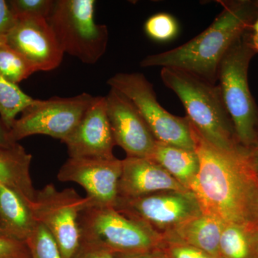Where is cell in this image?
Listing matches in <instances>:
<instances>
[{"label": "cell", "mask_w": 258, "mask_h": 258, "mask_svg": "<svg viewBox=\"0 0 258 258\" xmlns=\"http://www.w3.org/2000/svg\"><path fill=\"white\" fill-rule=\"evenodd\" d=\"M249 225L258 230V184L254 191L250 210H249Z\"/></svg>", "instance_id": "30"}, {"label": "cell", "mask_w": 258, "mask_h": 258, "mask_svg": "<svg viewBox=\"0 0 258 258\" xmlns=\"http://www.w3.org/2000/svg\"><path fill=\"white\" fill-rule=\"evenodd\" d=\"M117 258H164L159 249L151 252L137 254H116Z\"/></svg>", "instance_id": "31"}, {"label": "cell", "mask_w": 258, "mask_h": 258, "mask_svg": "<svg viewBox=\"0 0 258 258\" xmlns=\"http://www.w3.org/2000/svg\"><path fill=\"white\" fill-rule=\"evenodd\" d=\"M7 43L23 55L36 71H50L62 62L64 52L46 19L20 17Z\"/></svg>", "instance_id": "13"}, {"label": "cell", "mask_w": 258, "mask_h": 258, "mask_svg": "<svg viewBox=\"0 0 258 258\" xmlns=\"http://www.w3.org/2000/svg\"><path fill=\"white\" fill-rule=\"evenodd\" d=\"M164 258H217L187 244L163 240L159 248Z\"/></svg>", "instance_id": "26"}, {"label": "cell", "mask_w": 258, "mask_h": 258, "mask_svg": "<svg viewBox=\"0 0 258 258\" xmlns=\"http://www.w3.org/2000/svg\"><path fill=\"white\" fill-rule=\"evenodd\" d=\"M121 173L122 160L116 157H69L57 173V179L81 185L87 193L89 205L115 208Z\"/></svg>", "instance_id": "11"}, {"label": "cell", "mask_w": 258, "mask_h": 258, "mask_svg": "<svg viewBox=\"0 0 258 258\" xmlns=\"http://www.w3.org/2000/svg\"><path fill=\"white\" fill-rule=\"evenodd\" d=\"M74 258H117L108 249L97 244L82 242Z\"/></svg>", "instance_id": "29"}, {"label": "cell", "mask_w": 258, "mask_h": 258, "mask_svg": "<svg viewBox=\"0 0 258 258\" xmlns=\"http://www.w3.org/2000/svg\"><path fill=\"white\" fill-rule=\"evenodd\" d=\"M178 24L174 17L166 13H159L148 19L144 30L148 36L157 41L170 40L178 32Z\"/></svg>", "instance_id": "24"}, {"label": "cell", "mask_w": 258, "mask_h": 258, "mask_svg": "<svg viewBox=\"0 0 258 258\" xmlns=\"http://www.w3.org/2000/svg\"><path fill=\"white\" fill-rule=\"evenodd\" d=\"M251 30L232 44L218 71L219 86L237 141L247 150L258 140V108L248 83L249 63L257 54L251 45Z\"/></svg>", "instance_id": "4"}, {"label": "cell", "mask_w": 258, "mask_h": 258, "mask_svg": "<svg viewBox=\"0 0 258 258\" xmlns=\"http://www.w3.org/2000/svg\"><path fill=\"white\" fill-rule=\"evenodd\" d=\"M71 158L113 159L115 145L107 115L105 96L93 97L92 102L73 133L64 139Z\"/></svg>", "instance_id": "14"}, {"label": "cell", "mask_w": 258, "mask_h": 258, "mask_svg": "<svg viewBox=\"0 0 258 258\" xmlns=\"http://www.w3.org/2000/svg\"><path fill=\"white\" fill-rule=\"evenodd\" d=\"M115 208L144 222L161 236L203 214L191 191H164L137 198H118Z\"/></svg>", "instance_id": "10"}, {"label": "cell", "mask_w": 258, "mask_h": 258, "mask_svg": "<svg viewBox=\"0 0 258 258\" xmlns=\"http://www.w3.org/2000/svg\"><path fill=\"white\" fill-rule=\"evenodd\" d=\"M94 0H57L47 22L64 53L86 64L103 57L109 33L106 25L94 20Z\"/></svg>", "instance_id": "6"}, {"label": "cell", "mask_w": 258, "mask_h": 258, "mask_svg": "<svg viewBox=\"0 0 258 258\" xmlns=\"http://www.w3.org/2000/svg\"><path fill=\"white\" fill-rule=\"evenodd\" d=\"M89 200L74 189L58 190L53 184L36 191L31 204L34 217L50 232L62 258H74L81 242L79 216Z\"/></svg>", "instance_id": "8"}, {"label": "cell", "mask_w": 258, "mask_h": 258, "mask_svg": "<svg viewBox=\"0 0 258 258\" xmlns=\"http://www.w3.org/2000/svg\"><path fill=\"white\" fill-rule=\"evenodd\" d=\"M93 99L83 93L71 98L37 100L22 113L10 129L13 143L33 135H45L63 142L78 126Z\"/></svg>", "instance_id": "9"}, {"label": "cell", "mask_w": 258, "mask_h": 258, "mask_svg": "<svg viewBox=\"0 0 258 258\" xmlns=\"http://www.w3.org/2000/svg\"><path fill=\"white\" fill-rule=\"evenodd\" d=\"M0 258H31L26 242L0 235Z\"/></svg>", "instance_id": "27"}, {"label": "cell", "mask_w": 258, "mask_h": 258, "mask_svg": "<svg viewBox=\"0 0 258 258\" xmlns=\"http://www.w3.org/2000/svg\"><path fill=\"white\" fill-rule=\"evenodd\" d=\"M108 86L133 103L157 142L195 150L189 120L171 114L157 101L153 85L139 73H118Z\"/></svg>", "instance_id": "7"}, {"label": "cell", "mask_w": 258, "mask_h": 258, "mask_svg": "<svg viewBox=\"0 0 258 258\" xmlns=\"http://www.w3.org/2000/svg\"><path fill=\"white\" fill-rule=\"evenodd\" d=\"M35 101L24 93L18 85L10 82L0 74V118L8 132L14 125L17 115Z\"/></svg>", "instance_id": "21"}, {"label": "cell", "mask_w": 258, "mask_h": 258, "mask_svg": "<svg viewBox=\"0 0 258 258\" xmlns=\"http://www.w3.org/2000/svg\"><path fill=\"white\" fill-rule=\"evenodd\" d=\"M161 79L176 93L186 110V118L204 138L222 150L244 149L237 141L219 84L170 68H162Z\"/></svg>", "instance_id": "3"}, {"label": "cell", "mask_w": 258, "mask_h": 258, "mask_svg": "<svg viewBox=\"0 0 258 258\" xmlns=\"http://www.w3.org/2000/svg\"><path fill=\"white\" fill-rule=\"evenodd\" d=\"M26 243L31 258H62L53 237L41 224L37 223Z\"/></svg>", "instance_id": "23"}, {"label": "cell", "mask_w": 258, "mask_h": 258, "mask_svg": "<svg viewBox=\"0 0 258 258\" xmlns=\"http://www.w3.org/2000/svg\"><path fill=\"white\" fill-rule=\"evenodd\" d=\"M31 161V154L18 143L0 147V187L7 186L18 189L32 204L37 190L30 176Z\"/></svg>", "instance_id": "18"}, {"label": "cell", "mask_w": 258, "mask_h": 258, "mask_svg": "<svg viewBox=\"0 0 258 258\" xmlns=\"http://www.w3.org/2000/svg\"><path fill=\"white\" fill-rule=\"evenodd\" d=\"M10 9L16 18L40 17L48 19L53 9V0H10Z\"/></svg>", "instance_id": "25"}, {"label": "cell", "mask_w": 258, "mask_h": 258, "mask_svg": "<svg viewBox=\"0 0 258 258\" xmlns=\"http://www.w3.org/2000/svg\"><path fill=\"white\" fill-rule=\"evenodd\" d=\"M254 230L249 225L225 223L220 240V258H256Z\"/></svg>", "instance_id": "20"}, {"label": "cell", "mask_w": 258, "mask_h": 258, "mask_svg": "<svg viewBox=\"0 0 258 258\" xmlns=\"http://www.w3.org/2000/svg\"><path fill=\"white\" fill-rule=\"evenodd\" d=\"M188 119V118H187ZM200 168L189 186L205 215L224 223L249 225V210L258 176L247 149L225 151L206 140L189 120Z\"/></svg>", "instance_id": "1"}, {"label": "cell", "mask_w": 258, "mask_h": 258, "mask_svg": "<svg viewBox=\"0 0 258 258\" xmlns=\"http://www.w3.org/2000/svg\"><path fill=\"white\" fill-rule=\"evenodd\" d=\"M257 137H258V126H257Z\"/></svg>", "instance_id": "36"}, {"label": "cell", "mask_w": 258, "mask_h": 258, "mask_svg": "<svg viewBox=\"0 0 258 258\" xmlns=\"http://www.w3.org/2000/svg\"><path fill=\"white\" fill-rule=\"evenodd\" d=\"M16 23L17 18L10 9L8 2L0 0V42L6 41Z\"/></svg>", "instance_id": "28"}, {"label": "cell", "mask_w": 258, "mask_h": 258, "mask_svg": "<svg viewBox=\"0 0 258 258\" xmlns=\"http://www.w3.org/2000/svg\"><path fill=\"white\" fill-rule=\"evenodd\" d=\"M16 143H13L10 140L9 133L0 118V147H8L14 145Z\"/></svg>", "instance_id": "33"}, {"label": "cell", "mask_w": 258, "mask_h": 258, "mask_svg": "<svg viewBox=\"0 0 258 258\" xmlns=\"http://www.w3.org/2000/svg\"><path fill=\"white\" fill-rule=\"evenodd\" d=\"M36 72L34 66L23 55L6 42H0V74L5 79L18 85Z\"/></svg>", "instance_id": "22"}, {"label": "cell", "mask_w": 258, "mask_h": 258, "mask_svg": "<svg viewBox=\"0 0 258 258\" xmlns=\"http://www.w3.org/2000/svg\"><path fill=\"white\" fill-rule=\"evenodd\" d=\"M81 241L97 244L114 254L151 252L163 237L147 224L113 207L88 205L79 216Z\"/></svg>", "instance_id": "5"}, {"label": "cell", "mask_w": 258, "mask_h": 258, "mask_svg": "<svg viewBox=\"0 0 258 258\" xmlns=\"http://www.w3.org/2000/svg\"><path fill=\"white\" fill-rule=\"evenodd\" d=\"M251 45L258 53V30H251Z\"/></svg>", "instance_id": "34"}, {"label": "cell", "mask_w": 258, "mask_h": 258, "mask_svg": "<svg viewBox=\"0 0 258 258\" xmlns=\"http://www.w3.org/2000/svg\"><path fill=\"white\" fill-rule=\"evenodd\" d=\"M222 10L208 29L189 42L161 53L147 56L141 67L170 68L217 84L220 62L227 51L258 17V1H219Z\"/></svg>", "instance_id": "2"}, {"label": "cell", "mask_w": 258, "mask_h": 258, "mask_svg": "<svg viewBox=\"0 0 258 258\" xmlns=\"http://www.w3.org/2000/svg\"><path fill=\"white\" fill-rule=\"evenodd\" d=\"M150 159L164 168L188 190L200 168V160L195 150L157 141Z\"/></svg>", "instance_id": "19"}, {"label": "cell", "mask_w": 258, "mask_h": 258, "mask_svg": "<svg viewBox=\"0 0 258 258\" xmlns=\"http://www.w3.org/2000/svg\"><path fill=\"white\" fill-rule=\"evenodd\" d=\"M31 203L10 186L0 187V235L26 242L37 225Z\"/></svg>", "instance_id": "16"}, {"label": "cell", "mask_w": 258, "mask_h": 258, "mask_svg": "<svg viewBox=\"0 0 258 258\" xmlns=\"http://www.w3.org/2000/svg\"><path fill=\"white\" fill-rule=\"evenodd\" d=\"M105 98L115 145L121 147L128 157L150 159L157 140L133 103L113 88Z\"/></svg>", "instance_id": "12"}, {"label": "cell", "mask_w": 258, "mask_h": 258, "mask_svg": "<svg viewBox=\"0 0 258 258\" xmlns=\"http://www.w3.org/2000/svg\"><path fill=\"white\" fill-rule=\"evenodd\" d=\"M164 191L189 190L149 158L127 157L122 160L118 198H137Z\"/></svg>", "instance_id": "15"}, {"label": "cell", "mask_w": 258, "mask_h": 258, "mask_svg": "<svg viewBox=\"0 0 258 258\" xmlns=\"http://www.w3.org/2000/svg\"><path fill=\"white\" fill-rule=\"evenodd\" d=\"M247 159L251 167L258 176V141L253 147L247 149Z\"/></svg>", "instance_id": "32"}, {"label": "cell", "mask_w": 258, "mask_h": 258, "mask_svg": "<svg viewBox=\"0 0 258 258\" xmlns=\"http://www.w3.org/2000/svg\"><path fill=\"white\" fill-rule=\"evenodd\" d=\"M254 248H255L256 258H258V230L254 232Z\"/></svg>", "instance_id": "35"}, {"label": "cell", "mask_w": 258, "mask_h": 258, "mask_svg": "<svg viewBox=\"0 0 258 258\" xmlns=\"http://www.w3.org/2000/svg\"><path fill=\"white\" fill-rule=\"evenodd\" d=\"M224 225L217 217L203 213L164 234L163 240L192 246L220 258V240Z\"/></svg>", "instance_id": "17"}]
</instances>
